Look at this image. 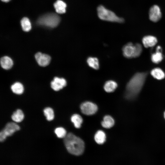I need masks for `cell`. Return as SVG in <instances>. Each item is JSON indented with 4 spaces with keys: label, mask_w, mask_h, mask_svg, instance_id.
Here are the masks:
<instances>
[{
    "label": "cell",
    "mask_w": 165,
    "mask_h": 165,
    "mask_svg": "<svg viewBox=\"0 0 165 165\" xmlns=\"http://www.w3.org/2000/svg\"><path fill=\"white\" fill-rule=\"evenodd\" d=\"M148 74L146 72L135 74L127 83L125 96L129 100L134 99L139 94L144 84Z\"/></svg>",
    "instance_id": "obj_1"
},
{
    "label": "cell",
    "mask_w": 165,
    "mask_h": 165,
    "mask_svg": "<svg viewBox=\"0 0 165 165\" xmlns=\"http://www.w3.org/2000/svg\"><path fill=\"white\" fill-rule=\"evenodd\" d=\"M64 142L68 151L76 156L81 155L84 151L85 145L82 140L72 133L64 138Z\"/></svg>",
    "instance_id": "obj_2"
},
{
    "label": "cell",
    "mask_w": 165,
    "mask_h": 165,
    "mask_svg": "<svg viewBox=\"0 0 165 165\" xmlns=\"http://www.w3.org/2000/svg\"><path fill=\"white\" fill-rule=\"evenodd\" d=\"M97 11L98 17L101 20L119 23L124 22L123 18L118 16L113 11L107 9L103 5L98 6Z\"/></svg>",
    "instance_id": "obj_3"
},
{
    "label": "cell",
    "mask_w": 165,
    "mask_h": 165,
    "mask_svg": "<svg viewBox=\"0 0 165 165\" xmlns=\"http://www.w3.org/2000/svg\"><path fill=\"white\" fill-rule=\"evenodd\" d=\"M60 18L57 14L50 13L44 15L38 20L37 23L40 25L50 28H54L59 24Z\"/></svg>",
    "instance_id": "obj_4"
},
{
    "label": "cell",
    "mask_w": 165,
    "mask_h": 165,
    "mask_svg": "<svg viewBox=\"0 0 165 165\" xmlns=\"http://www.w3.org/2000/svg\"><path fill=\"white\" fill-rule=\"evenodd\" d=\"M20 129V127L15 123L12 122L8 123L0 132V142H3L7 137L11 136Z\"/></svg>",
    "instance_id": "obj_5"
},
{
    "label": "cell",
    "mask_w": 165,
    "mask_h": 165,
    "mask_svg": "<svg viewBox=\"0 0 165 165\" xmlns=\"http://www.w3.org/2000/svg\"><path fill=\"white\" fill-rule=\"evenodd\" d=\"M97 105L90 101H86L81 105L80 109L82 112L87 115H91L95 114L97 110Z\"/></svg>",
    "instance_id": "obj_6"
},
{
    "label": "cell",
    "mask_w": 165,
    "mask_h": 165,
    "mask_svg": "<svg viewBox=\"0 0 165 165\" xmlns=\"http://www.w3.org/2000/svg\"><path fill=\"white\" fill-rule=\"evenodd\" d=\"M162 17L161 9L159 6L154 5L150 9L149 11V17L151 21L156 22L159 21Z\"/></svg>",
    "instance_id": "obj_7"
},
{
    "label": "cell",
    "mask_w": 165,
    "mask_h": 165,
    "mask_svg": "<svg viewBox=\"0 0 165 165\" xmlns=\"http://www.w3.org/2000/svg\"><path fill=\"white\" fill-rule=\"evenodd\" d=\"M35 59L40 66L45 67L48 65L51 61L50 57L46 54L38 52L35 55Z\"/></svg>",
    "instance_id": "obj_8"
},
{
    "label": "cell",
    "mask_w": 165,
    "mask_h": 165,
    "mask_svg": "<svg viewBox=\"0 0 165 165\" xmlns=\"http://www.w3.org/2000/svg\"><path fill=\"white\" fill-rule=\"evenodd\" d=\"M135 50V45L131 42L128 43L125 45L123 48V54L127 58H134Z\"/></svg>",
    "instance_id": "obj_9"
},
{
    "label": "cell",
    "mask_w": 165,
    "mask_h": 165,
    "mask_svg": "<svg viewBox=\"0 0 165 165\" xmlns=\"http://www.w3.org/2000/svg\"><path fill=\"white\" fill-rule=\"evenodd\" d=\"M142 42L145 47H151L154 46L156 44L157 39L154 36L148 35L143 37Z\"/></svg>",
    "instance_id": "obj_10"
},
{
    "label": "cell",
    "mask_w": 165,
    "mask_h": 165,
    "mask_svg": "<svg viewBox=\"0 0 165 165\" xmlns=\"http://www.w3.org/2000/svg\"><path fill=\"white\" fill-rule=\"evenodd\" d=\"M162 48L158 46L156 49V52L151 55V59L152 61L155 64H158L163 60V57L161 52Z\"/></svg>",
    "instance_id": "obj_11"
},
{
    "label": "cell",
    "mask_w": 165,
    "mask_h": 165,
    "mask_svg": "<svg viewBox=\"0 0 165 165\" xmlns=\"http://www.w3.org/2000/svg\"><path fill=\"white\" fill-rule=\"evenodd\" d=\"M0 64L2 68L7 70L12 68L13 63V61L10 58L6 56L1 58Z\"/></svg>",
    "instance_id": "obj_12"
},
{
    "label": "cell",
    "mask_w": 165,
    "mask_h": 165,
    "mask_svg": "<svg viewBox=\"0 0 165 165\" xmlns=\"http://www.w3.org/2000/svg\"><path fill=\"white\" fill-rule=\"evenodd\" d=\"M56 12L60 14L64 13L66 12V4L61 0H57L54 4Z\"/></svg>",
    "instance_id": "obj_13"
},
{
    "label": "cell",
    "mask_w": 165,
    "mask_h": 165,
    "mask_svg": "<svg viewBox=\"0 0 165 165\" xmlns=\"http://www.w3.org/2000/svg\"><path fill=\"white\" fill-rule=\"evenodd\" d=\"M117 87V84L115 81L109 80L106 82L104 84V89L108 93L114 91Z\"/></svg>",
    "instance_id": "obj_14"
},
{
    "label": "cell",
    "mask_w": 165,
    "mask_h": 165,
    "mask_svg": "<svg viewBox=\"0 0 165 165\" xmlns=\"http://www.w3.org/2000/svg\"><path fill=\"white\" fill-rule=\"evenodd\" d=\"M151 74L155 78L158 80H161L165 77V74L160 68H157L152 69Z\"/></svg>",
    "instance_id": "obj_15"
},
{
    "label": "cell",
    "mask_w": 165,
    "mask_h": 165,
    "mask_svg": "<svg viewBox=\"0 0 165 165\" xmlns=\"http://www.w3.org/2000/svg\"><path fill=\"white\" fill-rule=\"evenodd\" d=\"M24 118V115L22 111L18 109L14 112L11 116V119L13 121L16 123L21 122Z\"/></svg>",
    "instance_id": "obj_16"
},
{
    "label": "cell",
    "mask_w": 165,
    "mask_h": 165,
    "mask_svg": "<svg viewBox=\"0 0 165 165\" xmlns=\"http://www.w3.org/2000/svg\"><path fill=\"white\" fill-rule=\"evenodd\" d=\"M114 123V120L111 116H106L104 118L101 124L104 128H110L113 126Z\"/></svg>",
    "instance_id": "obj_17"
},
{
    "label": "cell",
    "mask_w": 165,
    "mask_h": 165,
    "mask_svg": "<svg viewBox=\"0 0 165 165\" xmlns=\"http://www.w3.org/2000/svg\"><path fill=\"white\" fill-rule=\"evenodd\" d=\"M94 139L96 142L99 144H102L105 141L106 135L102 130H98L95 134Z\"/></svg>",
    "instance_id": "obj_18"
},
{
    "label": "cell",
    "mask_w": 165,
    "mask_h": 165,
    "mask_svg": "<svg viewBox=\"0 0 165 165\" xmlns=\"http://www.w3.org/2000/svg\"><path fill=\"white\" fill-rule=\"evenodd\" d=\"M88 65L94 69H98L99 67V62L98 59L95 57H90L87 60Z\"/></svg>",
    "instance_id": "obj_19"
},
{
    "label": "cell",
    "mask_w": 165,
    "mask_h": 165,
    "mask_svg": "<svg viewBox=\"0 0 165 165\" xmlns=\"http://www.w3.org/2000/svg\"><path fill=\"white\" fill-rule=\"evenodd\" d=\"M71 120L74 123L75 127L77 128L81 127L83 121L82 117L78 114L73 115L71 117Z\"/></svg>",
    "instance_id": "obj_20"
},
{
    "label": "cell",
    "mask_w": 165,
    "mask_h": 165,
    "mask_svg": "<svg viewBox=\"0 0 165 165\" xmlns=\"http://www.w3.org/2000/svg\"><path fill=\"white\" fill-rule=\"evenodd\" d=\"M12 91L17 94H20L24 92V88L22 84L19 82H16L11 86Z\"/></svg>",
    "instance_id": "obj_21"
},
{
    "label": "cell",
    "mask_w": 165,
    "mask_h": 165,
    "mask_svg": "<svg viewBox=\"0 0 165 165\" xmlns=\"http://www.w3.org/2000/svg\"><path fill=\"white\" fill-rule=\"evenodd\" d=\"M21 24L23 30L29 31L31 29V25L29 19L27 17L23 18L21 20Z\"/></svg>",
    "instance_id": "obj_22"
},
{
    "label": "cell",
    "mask_w": 165,
    "mask_h": 165,
    "mask_svg": "<svg viewBox=\"0 0 165 165\" xmlns=\"http://www.w3.org/2000/svg\"><path fill=\"white\" fill-rule=\"evenodd\" d=\"M44 114L47 120L49 121L53 120L54 118V113L53 109L51 108L47 107L43 110Z\"/></svg>",
    "instance_id": "obj_23"
},
{
    "label": "cell",
    "mask_w": 165,
    "mask_h": 165,
    "mask_svg": "<svg viewBox=\"0 0 165 165\" xmlns=\"http://www.w3.org/2000/svg\"><path fill=\"white\" fill-rule=\"evenodd\" d=\"M54 132L57 137L59 138H64L67 135L66 130L62 127L56 128L54 130Z\"/></svg>",
    "instance_id": "obj_24"
},
{
    "label": "cell",
    "mask_w": 165,
    "mask_h": 165,
    "mask_svg": "<svg viewBox=\"0 0 165 165\" xmlns=\"http://www.w3.org/2000/svg\"><path fill=\"white\" fill-rule=\"evenodd\" d=\"M135 45V50L134 58L138 57L141 54L142 51V47L141 44L136 43Z\"/></svg>",
    "instance_id": "obj_25"
},
{
    "label": "cell",
    "mask_w": 165,
    "mask_h": 165,
    "mask_svg": "<svg viewBox=\"0 0 165 165\" xmlns=\"http://www.w3.org/2000/svg\"><path fill=\"white\" fill-rule=\"evenodd\" d=\"M51 88L55 91H57L62 89L64 87L55 81H52L51 82Z\"/></svg>",
    "instance_id": "obj_26"
},
{
    "label": "cell",
    "mask_w": 165,
    "mask_h": 165,
    "mask_svg": "<svg viewBox=\"0 0 165 165\" xmlns=\"http://www.w3.org/2000/svg\"><path fill=\"white\" fill-rule=\"evenodd\" d=\"M53 80L59 83L63 87L65 86L66 85V81L63 78H59L56 77L54 78Z\"/></svg>",
    "instance_id": "obj_27"
},
{
    "label": "cell",
    "mask_w": 165,
    "mask_h": 165,
    "mask_svg": "<svg viewBox=\"0 0 165 165\" xmlns=\"http://www.w3.org/2000/svg\"><path fill=\"white\" fill-rule=\"evenodd\" d=\"M2 1L5 2H8L10 0H1Z\"/></svg>",
    "instance_id": "obj_28"
},
{
    "label": "cell",
    "mask_w": 165,
    "mask_h": 165,
    "mask_svg": "<svg viewBox=\"0 0 165 165\" xmlns=\"http://www.w3.org/2000/svg\"><path fill=\"white\" fill-rule=\"evenodd\" d=\"M164 117L165 119V112H164Z\"/></svg>",
    "instance_id": "obj_29"
}]
</instances>
